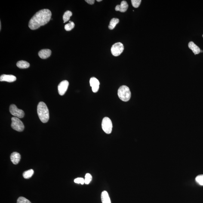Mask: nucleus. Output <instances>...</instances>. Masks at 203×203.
Instances as JSON below:
<instances>
[{
	"label": "nucleus",
	"mask_w": 203,
	"mask_h": 203,
	"mask_svg": "<svg viewBox=\"0 0 203 203\" xmlns=\"http://www.w3.org/2000/svg\"><path fill=\"white\" fill-rule=\"evenodd\" d=\"M196 183L200 186H203V175H199L195 178Z\"/></svg>",
	"instance_id": "20"
},
{
	"label": "nucleus",
	"mask_w": 203,
	"mask_h": 203,
	"mask_svg": "<svg viewBox=\"0 0 203 203\" xmlns=\"http://www.w3.org/2000/svg\"><path fill=\"white\" fill-rule=\"evenodd\" d=\"M201 52H203V51H202V50H201Z\"/></svg>",
	"instance_id": "29"
},
{
	"label": "nucleus",
	"mask_w": 203,
	"mask_h": 203,
	"mask_svg": "<svg viewBox=\"0 0 203 203\" xmlns=\"http://www.w3.org/2000/svg\"><path fill=\"white\" fill-rule=\"evenodd\" d=\"M102 1V0H97V2H100V1Z\"/></svg>",
	"instance_id": "28"
},
{
	"label": "nucleus",
	"mask_w": 203,
	"mask_h": 203,
	"mask_svg": "<svg viewBox=\"0 0 203 203\" xmlns=\"http://www.w3.org/2000/svg\"><path fill=\"white\" fill-rule=\"evenodd\" d=\"M72 15V12L70 11H67L65 12L63 16L64 23H65L66 22L68 21Z\"/></svg>",
	"instance_id": "19"
},
{
	"label": "nucleus",
	"mask_w": 203,
	"mask_h": 203,
	"mask_svg": "<svg viewBox=\"0 0 203 203\" xmlns=\"http://www.w3.org/2000/svg\"><path fill=\"white\" fill-rule=\"evenodd\" d=\"M11 127L13 129L19 132L23 131L24 126L23 122L19 118L16 117H13L11 118Z\"/></svg>",
	"instance_id": "4"
},
{
	"label": "nucleus",
	"mask_w": 203,
	"mask_h": 203,
	"mask_svg": "<svg viewBox=\"0 0 203 203\" xmlns=\"http://www.w3.org/2000/svg\"><path fill=\"white\" fill-rule=\"evenodd\" d=\"M52 52L49 49H44L40 50L38 52V55L41 59H45L48 58L51 55Z\"/></svg>",
	"instance_id": "12"
},
{
	"label": "nucleus",
	"mask_w": 203,
	"mask_h": 203,
	"mask_svg": "<svg viewBox=\"0 0 203 203\" xmlns=\"http://www.w3.org/2000/svg\"><path fill=\"white\" fill-rule=\"evenodd\" d=\"M128 8V5L126 1H122L121 5H117L115 7V10L116 11H119L121 12H125Z\"/></svg>",
	"instance_id": "11"
},
{
	"label": "nucleus",
	"mask_w": 203,
	"mask_h": 203,
	"mask_svg": "<svg viewBox=\"0 0 203 203\" xmlns=\"http://www.w3.org/2000/svg\"><path fill=\"white\" fill-rule=\"evenodd\" d=\"M101 200L103 203H111V200L109 198V194L106 191H103L102 193Z\"/></svg>",
	"instance_id": "15"
},
{
	"label": "nucleus",
	"mask_w": 203,
	"mask_h": 203,
	"mask_svg": "<svg viewBox=\"0 0 203 203\" xmlns=\"http://www.w3.org/2000/svg\"><path fill=\"white\" fill-rule=\"evenodd\" d=\"M119 22V19L117 18H113L111 20L109 26V29L112 30L115 28L117 24Z\"/></svg>",
	"instance_id": "17"
},
{
	"label": "nucleus",
	"mask_w": 203,
	"mask_h": 203,
	"mask_svg": "<svg viewBox=\"0 0 203 203\" xmlns=\"http://www.w3.org/2000/svg\"><path fill=\"white\" fill-rule=\"evenodd\" d=\"M188 46H189V48L192 50L195 55L199 54L201 52V49L199 47L194 43L193 41L190 42Z\"/></svg>",
	"instance_id": "14"
},
{
	"label": "nucleus",
	"mask_w": 203,
	"mask_h": 203,
	"mask_svg": "<svg viewBox=\"0 0 203 203\" xmlns=\"http://www.w3.org/2000/svg\"><path fill=\"white\" fill-rule=\"evenodd\" d=\"M10 112L13 116L19 118H22L24 116V112L22 109H18L14 104H12L10 106Z\"/></svg>",
	"instance_id": "7"
},
{
	"label": "nucleus",
	"mask_w": 203,
	"mask_h": 203,
	"mask_svg": "<svg viewBox=\"0 0 203 203\" xmlns=\"http://www.w3.org/2000/svg\"><path fill=\"white\" fill-rule=\"evenodd\" d=\"M118 95L119 98L123 101H128L131 98V96L129 88L126 85L121 86L118 88Z\"/></svg>",
	"instance_id": "3"
},
{
	"label": "nucleus",
	"mask_w": 203,
	"mask_h": 203,
	"mask_svg": "<svg viewBox=\"0 0 203 203\" xmlns=\"http://www.w3.org/2000/svg\"><path fill=\"white\" fill-rule=\"evenodd\" d=\"M92 179V177L90 173H87L85 175V179H84L85 184H88L91 181Z\"/></svg>",
	"instance_id": "22"
},
{
	"label": "nucleus",
	"mask_w": 203,
	"mask_h": 203,
	"mask_svg": "<svg viewBox=\"0 0 203 203\" xmlns=\"http://www.w3.org/2000/svg\"><path fill=\"white\" fill-rule=\"evenodd\" d=\"M51 12L45 9L41 10L35 13L29 21V27L32 30H35L40 26L48 23L51 19Z\"/></svg>",
	"instance_id": "1"
},
{
	"label": "nucleus",
	"mask_w": 203,
	"mask_h": 203,
	"mask_svg": "<svg viewBox=\"0 0 203 203\" xmlns=\"http://www.w3.org/2000/svg\"><path fill=\"white\" fill-rule=\"evenodd\" d=\"M102 127L103 131L106 134H111L112 131V124L110 118L108 117L103 118L102 121Z\"/></svg>",
	"instance_id": "5"
},
{
	"label": "nucleus",
	"mask_w": 203,
	"mask_h": 203,
	"mask_svg": "<svg viewBox=\"0 0 203 203\" xmlns=\"http://www.w3.org/2000/svg\"><path fill=\"white\" fill-rule=\"evenodd\" d=\"M21 158L20 154L17 152H13L10 156V159L13 163L14 164H17L19 163Z\"/></svg>",
	"instance_id": "13"
},
{
	"label": "nucleus",
	"mask_w": 203,
	"mask_h": 203,
	"mask_svg": "<svg viewBox=\"0 0 203 203\" xmlns=\"http://www.w3.org/2000/svg\"><path fill=\"white\" fill-rule=\"evenodd\" d=\"M87 3L90 4V5H93L94 4L95 1L94 0H86L85 1Z\"/></svg>",
	"instance_id": "26"
},
{
	"label": "nucleus",
	"mask_w": 203,
	"mask_h": 203,
	"mask_svg": "<svg viewBox=\"0 0 203 203\" xmlns=\"http://www.w3.org/2000/svg\"><path fill=\"white\" fill-rule=\"evenodd\" d=\"M69 82L67 81L64 80L60 83L58 85V91L59 94L61 96H63L66 93L67 90Z\"/></svg>",
	"instance_id": "8"
},
{
	"label": "nucleus",
	"mask_w": 203,
	"mask_h": 203,
	"mask_svg": "<svg viewBox=\"0 0 203 203\" xmlns=\"http://www.w3.org/2000/svg\"><path fill=\"white\" fill-rule=\"evenodd\" d=\"M17 66L20 69H26L29 67L30 64L28 62L22 60L17 62Z\"/></svg>",
	"instance_id": "16"
},
{
	"label": "nucleus",
	"mask_w": 203,
	"mask_h": 203,
	"mask_svg": "<svg viewBox=\"0 0 203 203\" xmlns=\"http://www.w3.org/2000/svg\"><path fill=\"white\" fill-rule=\"evenodd\" d=\"M17 203H31L27 199L23 197H20L18 199Z\"/></svg>",
	"instance_id": "23"
},
{
	"label": "nucleus",
	"mask_w": 203,
	"mask_h": 203,
	"mask_svg": "<svg viewBox=\"0 0 203 203\" xmlns=\"http://www.w3.org/2000/svg\"><path fill=\"white\" fill-rule=\"evenodd\" d=\"M74 27H75V24L73 22H71L65 25L64 28L66 31H70L72 30Z\"/></svg>",
	"instance_id": "21"
},
{
	"label": "nucleus",
	"mask_w": 203,
	"mask_h": 203,
	"mask_svg": "<svg viewBox=\"0 0 203 203\" xmlns=\"http://www.w3.org/2000/svg\"><path fill=\"white\" fill-rule=\"evenodd\" d=\"M131 1L133 7L136 8H138L142 2L141 0H132Z\"/></svg>",
	"instance_id": "24"
},
{
	"label": "nucleus",
	"mask_w": 203,
	"mask_h": 203,
	"mask_svg": "<svg viewBox=\"0 0 203 203\" xmlns=\"http://www.w3.org/2000/svg\"><path fill=\"white\" fill-rule=\"evenodd\" d=\"M16 78L13 75H2L0 77V81H6L9 82H12L16 81Z\"/></svg>",
	"instance_id": "10"
},
{
	"label": "nucleus",
	"mask_w": 203,
	"mask_h": 203,
	"mask_svg": "<svg viewBox=\"0 0 203 203\" xmlns=\"http://www.w3.org/2000/svg\"><path fill=\"white\" fill-rule=\"evenodd\" d=\"M202 37H203V35H202Z\"/></svg>",
	"instance_id": "30"
},
{
	"label": "nucleus",
	"mask_w": 203,
	"mask_h": 203,
	"mask_svg": "<svg viewBox=\"0 0 203 203\" xmlns=\"http://www.w3.org/2000/svg\"><path fill=\"white\" fill-rule=\"evenodd\" d=\"M34 173L33 170L30 169L25 171L23 173V176L24 178L26 179L30 178L33 175Z\"/></svg>",
	"instance_id": "18"
},
{
	"label": "nucleus",
	"mask_w": 203,
	"mask_h": 203,
	"mask_svg": "<svg viewBox=\"0 0 203 203\" xmlns=\"http://www.w3.org/2000/svg\"><path fill=\"white\" fill-rule=\"evenodd\" d=\"M0 27H1V28H0V29H1V22H0Z\"/></svg>",
	"instance_id": "27"
},
{
	"label": "nucleus",
	"mask_w": 203,
	"mask_h": 203,
	"mask_svg": "<svg viewBox=\"0 0 203 203\" xmlns=\"http://www.w3.org/2000/svg\"><path fill=\"white\" fill-rule=\"evenodd\" d=\"M90 83L93 92H97L99 89V85H100V83L98 80L96 78L92 77L90 79Z\"/></svg>",
	"instance_id": "9"
},
{
	"label": "nucleus",
	"mask_w": 203,
	"mask_h": 203,
	"mask_svg": "<svg viewBox=\"0 0 203 203\" xmlns=\"http://www.w3.org/2000/svg\"><path fill=\"white\" fill-rule=\"evenodd\" d=\"M74 182L76 183L81 184L83 185L85 183V180L82 178H78L74 180Z\"/></svg>",
	"instance_id": "25"
},
{
	"label": "nucleus",
	"mask_w": 203,
	"mask_h": 203,
	"mask_svg": "<svg viewBox=\"0 0 203 203\" xmlns=\"http://www.w3.org/2000/svg\"><path fill=\"white\" fill-rule=\"evenodd\" d=\"M37 112L40 120L43 123H47L48 121L49 118V109L44 102H40L38 103Z\"/></svg>",
	"instance_id": "2"
},
{
	"label": "nucleus",
	"mask_w": 203,
	"mask_h": 203,
	"mask_svg": "<svg viewBox=\"0 0 203 203\" xmlns=\"http://www.w3.org/2000/svg\"><path fill=\"white\" fill-rule=\"evenodd\" d=\"M124 50V46L121 43H117L112 46L111 52L112 55L117 57L122 53Z\"/></svg>",
	"instance_id": "6"
}]
</instances>
